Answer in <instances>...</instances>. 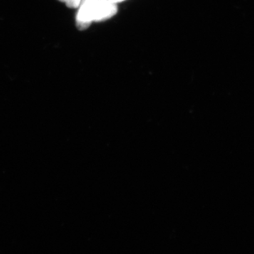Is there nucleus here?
Returning a JSON list of instances; mask_svg holds the SVG:
<instances>
[{"label": "nucleus", "instance_id": "obj_3", "mask_svg": "<svg viewBox=\"0 0 254 254\" xmlns=\"http://www.w3.org/2000/svg\"><path fill=\"white\" fill-rule=\"evenodd\" d=\"M66 4V6L69 8H78L81 4V0H59Z\"/></svg>", "mask_w": 254, "mask_h": 254}, {"label": "nucleus", "instance_id": "obj_1", "mask_svg": "<svg viewBox=\"0 0 254 254\" xmlns=\"http://www.w3.org/2000/svg\"><path fill=\"white\" fill-rule=\"evenodd\" d=\"M97 0H81L76 16V26L79 30L89 27L93 21V5Z\"/></svg>", "mask_w": 254, "mask_h": 254}, {"label": "nucleus", "instance_id": "obj_2", "mask_svg": "<svg viewBox=\"0 0 254 254\" xmlns=\"http://www.w3.org/2000/svg\"><path fill=\"white\" fill-rule=\"evenodd\" d=\"M118 12V6L110 0H97L93 5V21H101L113 17Z\"/></svg>", "mask_w": 254, "mask_h": 254}, {"label": "nucleus", "instance_id": "obj_4", "mask_svg": "<svg viewBox=\"0 0 254 254\" xmlns=\"http://www.w3.org/2000/svg\"><path fill=\"white\" fill-rule=\"evenodd\" d=\"M110 1H112V2L115 3V4H117V3L121 2V1H124V0H110Z\"/></svg>", "mask_w": 254, "mask_h": 254}]
</instances>
